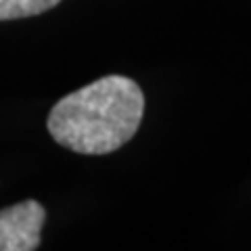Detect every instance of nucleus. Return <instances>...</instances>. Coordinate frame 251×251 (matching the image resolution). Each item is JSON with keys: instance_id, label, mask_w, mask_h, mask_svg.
<instances>
[{"instance_id": "1", "label": "nucleus", "mask_w": 251, "mask_h": 251, "mask_svg": "<svg viewBox=\"0 0 251 251\" xmlns=\"http://www.w3.org/2000/svg\"><path fill=\"white\" fill-rule=\"evenodd\" d=\"M145 94L126 75H105L63 97L50 109L49 128L54 143L82 155H107L138 132Z\"/></svg>"}, {"instance_id": "2", "label": "nucleus", "mask_w": 251, "mask_h": 251, "mask_svg": "<svg viewBox=\"0 0 251 251\" xmlns=\"http://www.w3.org/2000/svg\"><path fill=\"white\" fill-rule=\"evenodd\" d=\"M46 209L36 199L0 209V251H34L40 247Z\"/></svg>"}, {"instance_id": "3", "label": "nucleus", "mask_w": 251, "mask_h": 251, "mask_svg": "<svg viewBox=\"0 0 251 251\" xmlns=\"http://www.w3.org/2000/svg\"><path fill=\"white\" fill-rule=\"evenodd\" d=\"M61 0H0V21L25 19L50 11Z\"/></svg>"}]
</instances>
